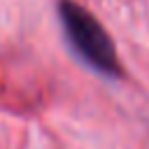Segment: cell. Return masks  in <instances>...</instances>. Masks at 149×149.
Returning <instances> with one entry per match:
<instances>
[{
	"label": "cell",
	"mask_w": 149,
	"mask_h": 149,
	"mask_svg": "<svg viewBox=\"0 0 149 149\" xmlns=\"http://www.w3.org/2000/svg\"><path fill=\"white\" fill-rule=\"evenodd\" d=\"M58 19L72 51L95 72L105 77H121V63L116 56V47L102 23L79 2L61 0Z\"/></svg>",
	"instance_id": "cell-1"
}]
</instances>
